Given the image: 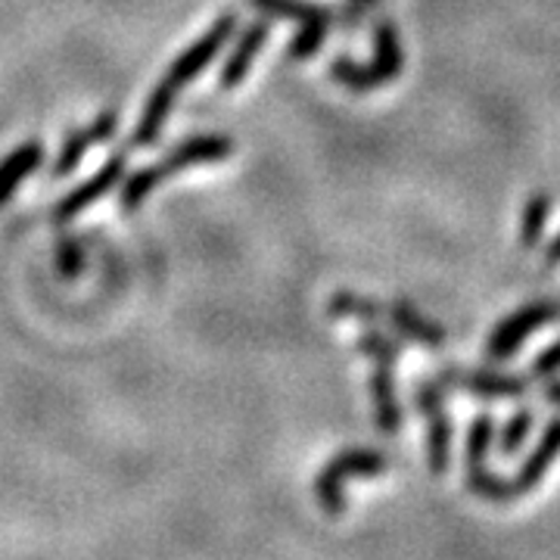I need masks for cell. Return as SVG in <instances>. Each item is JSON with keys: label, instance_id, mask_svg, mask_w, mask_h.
Listing matches in <instances>:
<instances>
[{"label": "cell", "instance_id": "6da1fadb", "mask_svg": "<svg viewBox=\"0 0 560 560\" xmlns=\"http://www.w3.org/2000/svg\"><path fill=\"white\" fill-rule=\"evenodd\" d=\"M234 28H237V16H231V13L221 16L197 44H190L178 60L172 62V69L165 72V79L156 84V91L150 94V101L143 106V116H140L138 128H135V138H131L135 147H150L153 140L160 138L162 125L172 116V106L178 101L180 91L200 79L202 72H206V66L215 60L221 54V47L231 40Z\"/></svg>", "mask_w": 560, "mask_h": 560}, {"label": "cell", "instance_id": "7a4b0ae2", "mask_svg": "<svg viewBox=\"0 0 560 560\" xmlns=\"http://www.w3.org/2000/svg\"><path fill=\"white\" fill-rule=\"evenodd\" d=\"M231 150H234V143H231V138H224V135H197V138L180 140L178 147H175L165 160L140 168V172H135L131 178L125 180L121 209H125V212H135V209H140V202L147 200L160 184H165L168 178H175L184 168L228 160Z\"/></svg>", "mask_w": 560, "mask_h": 560}, {"label": "cell", "instance_id": "3957f363", "mask_svg": "<svg viewBox=\"0 0 560 560\" xmlns=\"http://www.w3.org/2000/svg\"><path fill=\"white\" fill-rule=\"evenodd\" d=\"M389 467V458L377 448H346L320 467L315 480V499L320 511L337 517L346 511V480H374Z\"/></svg>", "mask_w": 560, "mask_h": 560}, {"label": "cell", "instance_id": "277c9868", "mask_svg": "<svg viewBox=\"0 0 560 560\" xmlns=\"http://www.w3.org/2000/svg\"><path fill=\"white\" fill-rule=\"evenodd\" d=\"M401 72V44L399 35H396V25L389 20L377 22L374 28V60L368 66H359L352 60H337L330 66V75L337 84L355 91V94H364V91H374V88H383L389 81L399 79Z\"/></svg>", "mask_w": 560, "mask_h": 560}, {"label": "cell", "instance_id": "5b68a950", "mask_svg": "<svg viewBox=\"0 0 560 560\" xmlns=\"http://www.w3.org/2000/svg\"><path fill=\"white\" fill-rule=\"evenodd\" d=\"M558 318L560 302L555 300H536L529 302V305H523V308H517L514 315H508V318L501 320L499 327L492 330V337H489V359H511L533 334H539L541 327L555 324Z\"/></svg>", "mask_w": 560, "mask_h": 560}, {"label": "cell", "instance_id": "8992f818", "mask_svg": "<svg viewBox=\"0 0 560 560\" xmlns=\"http://www.w3.org/2000/svg\"><path fill=\"white\" fill-rule=\"evenodd\" d=\"M418 408L427 418V460L430 470L442 477L448 470V455H452V423L445 415L440 383H418Z\"/></svg>", "mask_w": 560, "mask_h": 560}, {"label": "cell", "instance_id": "52a82bcc", "mask_svg": "<svg viewBox=\"0 0 560 560\" xmlns=\"http://www.w3.org/2000/svg\"><path fill=\"white\" fill-rule=\"evenodd\" d=\"M442 386H458L486 399H517L526 393V381L501 371H470V368H448L440 374Z\"/></svg>", "mask_w": 560, "mask_h": 560}, {"label": "cell", "instance_id": "ba28073f", "mask_svg": "<svg viewBox=\"0 0 560 560\" xmlns=\"http://www.w3.org/2000/svg\"><path fill=\"white\" fill-rule=\"evenodd\" d=\"M121 178H125V153H121V156H113L109 162H103V168L94 178L84 180L81 187H75V190L54 209V219L66 221L72 219V215H79L88 206H94L97 200H103Z\"/></svg>", "mask_w": 560, "mask_h": 560}, {"label": "cell", "instance_id": "9c48e42d", "mask_svg": "<svg viewBox=\"0 0 560 560\" xmlns=\"http://www.w3.org/2000/svg\"><path fill=\"white\" fill-rule=\"evenodd\" d=\"M396 361L389 359H374V377H371V393H374V420H377V430L393 436L399 433L401 427V408L396 401Z\"/></svg>", "mask_w": 560, "mask_h": 560}, {"label": "cell", "instance_id": "30bf717a", "mask_svg": "<svg viewBox=\"0 0 560 560\" xmlns=\"http://www.w3.org/2000/svg\"><path fill=\"white\" fill-rule=\"evenodd\" d=\"M116 121H119V116H116V113H103L101 119L91 121L88 128H81V131H75V135H69V138H66V143H62L60 160H57V165H54V178L69 175V172L79 165L81 156H84L91 147H97V143H103L106 138H113V131H116Z\"/></svg>", "mask_w": 560, "mask_h": 560}, {"label": "cell", "instance_id": "8fae6325", "mask_svg": "<svg viewBox=\"0 0 560 560\" xmlns=\"http://www.w3.org/2000/svg\"><path fill=\"white\" fill-rule=\"evenodd\" d=\"M560 455V418L548 420V427H545V433H541L539 445L533 448V455L523 460L521 474L514 477V486H517V492H533L541 480H545V474H548V467L558 460Z\"/></svg>", "mask_w": 560, "mask_h": 560}, {"label": "cell", "instance_id": "7c38bea8", "mask_svg": "<svg viewBox=\"0 0 560 560\" xmlns=\"http://www.w3.org/2000/svg\"><path fill=\"white\" fill-rule=\"evenodd\" d=\"M268 35H271V25L265 20L253 22V25L243 32L241 40H237V47H234V54L228 57L224 69H221V88H237V84H243L249 66L259 57V50L265 47Z\"/></svg>", "mask_w": 560, "mask_h": 560}, {"label": "cell", "instance_id": "4fadbf2b", "mask_svg": "<svg viewBox=\"0 0 560 560\" xmlns=\"http://www.w3.org/2000/svg\"><path fill=\"white\" fill-rule=\"evenodd\" d=\"M44 162V143L40 140H28L16 147L7 160L0 162V206L20 190V184Z\"/></svg>", "mask_w": 560, "mask_h": 560}, {"label": "cell", "instance_id": "5bb4252c", "mask_svg": "<svg viewBox=\"0 0 560 560\" xmlns=\"http://www.w3.org/2000/svg\"><path fill=\"white\" fill-rule=\"evenodd\" d=\"M389 318H393V324L399 327L405 337H411V340L427 346V349H440L442 342H445V330H442L440 324L423 318L411 302H393L389 305Z\"/></svg>", "mask_w": 560, "mask_h": 560}, {"label": "cell", "instance_id": "9a60e30c", "mask_svg": "<svg viewBox=\"0 0 560 560\" xmlns=\"http://www.w3.org/2000/svg\"><path fill=\"white\" fill-rule=\"evenodd\" d=\"M327 28H330V13L320 7L312 20H305L296 32V38L290 44V60H308L318 54V47L327 38Z\"/></svg>", "mask_w": 560, "mask_h": 560}, {"label": "cell", "instance_id": "2e32d148", "mask_svg": "<svg viewBox=\"0 0 560 560\" xmlns=\"http://www.w3.org/2000/svg\"><path fill=\"white\" fill-rule=\"evenodd\" d=\"M467 486H470L480 499L495 501V504L521 499V492H517L514 480H504V477H499V474H492V470H489V464L480 467V470H467Z\"/></svg>", "mask_w": 560, "mask_h": 560}, {"label": "cell", "instance_id": "e0dca14e", "mask_svg": "<svg viewBox=\"0 0 560 560\" xmlns=\"http://www.w3.org/2000/svg\"><path fill=\"white\" fill-rule=\"evenodd\" d=\"M548 212H551V197L539 190L526 200V209H523V221H521V243L526 249H533L536 243L541 241L545 234V224H548Z\"/></svg>", "mask_w": 560, "mask_h": 560}, {"label": "cell", "instance_id": "ac0fdd59", "mask_svg": "<svg viewBox=\"0 0 560 560\" xmlns=\"http://www.w3.org/2000/svg\"><path fill=\"white\" fill-rule=\"evenodd\" d=\"M492 440H495V418L480 415L470 423V436H467V470H480L489 464Z\"/></svg>", "mask_w": 560, "mask_h": 560}, {"label": "cell", "instance_id": "d6986e66", "mask_svg": "<svg viewBox=\"0 0 560 560\" xmlns=\"http://www.w3.org/2000/svg\"><path fill=\"white\" fill-rule=\"evenodd\" d=\"M330 315L334 318H359V320H381L386 315V308H381L377 302L355 296V293H334L330 300Z\"/></svg>", "mask_w": 560, "mask_h": 560}, {"label": "cell", "instance_id": "ffe728a7", "mask_svg": "<svg viewBox=\"0 0 560 560\" xmlns=\"http://www.w3.org/2000/svg\"><path fill=\"white\" fill-rule=\"evenodd\" d=\"M529 430H533V411L521 408L517 415H511V418H508V423L501 427V433H499L501 458H514V455H517V452L523 448L526 436H529Z\"/></svg>", "mask_w": 560, "mask_h": 560}, {"label": "cell", "instance_id": "44dd1931", "mask_svg": "<svg viewBox=\"0 0 560 560\" xmlns=\"http://www.w3.org/2000/svg\"><path fill=\"white\" fill-rule=\"evenodd\" d=\"M253 7L265 10L268 16H283V20L305 22L318 13L320 7L308 3V0H253Z\"/></svg>", "mask_w": 560, "mask_h": 560}, {"label": "cell", "instance_id": "7402d4cb", "mask_svg": "<svg viewBox=\"0 0 560 560\" xmlns=\"http://www.w3.org/2000/svg\"><path fill=\"white\" fill-rule=\"evenodd\" d=\"M359 349L371 361H374V359L399 361V355H401L399 342L389 340V337H386V334H381V330H368V334H361Z\"/></svg>", "mask_w": 560, "mask_h": 560}, {"label": "cell", "instance_id": "603a6c76", "mask_svg": "<svg viewBox=\"0 0 560 560\" xmlns=\"http://www.w3.org/2000/svg\"><path fill=\"white\" fill-rule=\"evenodd\" d=\"M57 265L66 278H79L81 268H84V249H81L79 241L72 237H62L60 241V253H57Z\"/></svg>", "mask_w": 560, "mask_h": 560}, {"label": "cell", "instance_id": "cb8c5ba5", "mask_svg": "<svg viewBox=\"0 0 560 560\" xmlns=\"http://www.w3.org/2000/svg\"><path fill=\"white\" fill-rule=\"evenodd\" d=\"M560 371V340L551 342L545 352H541L539 359H533L529 364V374L536 377V381H545V377H551V374H558Z\"/></svg>", "mask_w": 560, "mask_h": 560}, {"label": "cell", "instance_id": "d4e9b609", "mask_svg": "<svg viewBox=\"0 0 560 560\" xmlns=\"http://www.w3.org/2000/svg\"><path fill=\"white\" fill-rule=\"evenodd\" d=\"M371 3H374V0H349V7H346V20L355 22L359 16H364Z\"/></svg>", "mask_w": 560, "mask_h": 560}, {"label": "cell", "instance_id": "484cf974", "mask_svg": "<svg viewBox=\"0 0 560 560\" xmlns=\"http://www.w3.org/2000/svg\"><path fill=\"white\" fill-rule=\"evenodd\" d=\"M545 265H548V268L560 265V234L551 241V246H548V253H545Z\"/></svg>", "mask_w": 560, "mask_h": 560}, {"label": "cell", "instance_id": "4316f807", "mask_svg": "<svg viewBox=\"0 0 560 560\" xmlns=\"http://www.w3.org/2000/svg\"><path fill=\"white\" fill-rule=\"evenodd\" d=\"M545 399L551 401V405H560V381L548 383V389H545Z\"/></svg>", "mask_w": 560, "mask_h": 560}]
</instances>
